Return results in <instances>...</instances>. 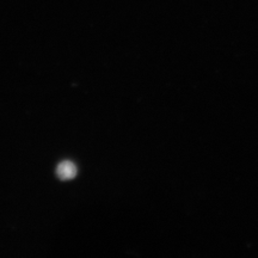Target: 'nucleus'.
<instances>
[{"instance_id":"f257e3e1","label":"nucleus","mask_w":258,"mask_h":258,"mask_svg":"<svg viewBox=\"0 0 258 258\" xmlns=\"http://www.w3.org/2000/svg\"><path fill=\"white\" fill-rule=\"evenodd\" d=\"M56 173L61 179H71L76 176L77 167L73 163H71V161H63V163H61L60 165L57 166Z\"/></svg>"}]
</instances>
